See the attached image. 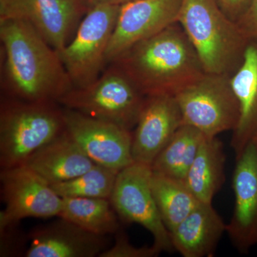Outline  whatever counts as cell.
I'll list each match as a JSON object with an SVG mask.
<instances>
[{"label":"cell","instance_id":"26","mask_svg":"<svg viewBox=\"0 0 257 257\" xmlns=\"http://www.w3.org/2000/svg\"><path fill=\"white\" fill-rule=\"evenodd\" d=\"M221 9L231 20L236 22L246 8L248 0H217Z\"/></svg>","mask_w":257,"mask_h":257},{"label":"cell","instance_id":"10","mask_svg":"<svg viewBox=\"0 0 257 257\" xmlns=\"http://www.w3.org/2000/svg\"><path fill=\"white\" fill-rule=\"evenodd\" d=\"M5 209L0 213V229L25 218L58 216L61 198L50 184L25 166L3 169L0 172Z\"/></svg>","mask_w":257,"mask_h":257},{"label":"cell","instance_id":"25","mask_svg":"<svg viewBox=\"0 0 257 257\" xmlns=\"http://www.w3.org/2000/svg\"><path fill=\"white\" fill-rule=\"evenodd\" d=\"M236 23L248 40H257V0H248Z\"/></svg>","mask_w":257,"mask_h":257},{"label":"cell","instance_id":"24","mask_svg":"<svg viewBox=\"0 0 257 257\" xmlns=\"http://www.w3.org/2000/svg\"><path fill=\"white\" fill-rule=\"evenodd\" d=\"M116 233V239L113 246L107 248L99 257H154L161 253L155 246L136 247L128 241L127 236L123 232Z\"/></svg>","mask_w":257,"mask_h":257},{"label":"cell","instance_id":"14","mask_svg":"<svg viewBox=\"0 0 257 257\" xmlns=\"http://www.w3.org/2000/svg\"><path fill=\"white\" fill-rule=\"evenodd\" d=\"M182 124L175 96H146L133 133L134 162L151 166Z\"/></svg>","mask_w":257,"mask_h":257},{"label":"cell","instance_id":"11","mask_svg":"<svg viewBox=\"0 0 257 257\" xmlns=\"http://www.w3.org/2000/svg\"><path fill=\"white\" fill-rule=\"evenodd\" d=\"M63 111L66 130L94 163L117 172L133 163L131 131L67 108Z\"/></svg>","mask_w":257,"mask_h":257},{"label":"cell","instance_id":"28","mask_svg":"<svg viewBox=\"0 0 257 257\" xmlns=\"http://www.w3.org/2000/svg\"><path fill=\"white\" fill-rule=\"evenodd\" d=\"M5 0H0V5H3L5 3Z\"/></svg>","mask_w":257,"mask_h":257},{"label":"cell","instance_id":"4","mask_svg":"<svg viewBox=\"0 0 257 257\" xmlns=\"http://www.w3.org/2000/svg\"><path fill=\"white\" fill-rule=\"evenodd\" d=\"M57 102H28L3 96L0 105V165H25L39 149L65 131Z\"/></svg>","mask_w":257,"mask_h":257},{"label":"cell","instance_id":"19","mask_svg":"<svg viewBox=\"0 0 257 257\" xmlns=\"http://www.w3.org/2000/svg\"><path fill=\"white\" fill-rule=\"evenodd\" d=\"M224 146L216 138H205L184 179L201 203L211 204L225 181Z\"/></svg>","mask_w":257,"mask_h":257},{"label":"cell","instance_id":"1","mask_svg":"<svg viewBox=\"0 0 257 257\" xmlns=\"http://www.w3.org/2000/svg\"><path fill=\"white\" fill-rule=\"evenodd\" d=\"M3 96L57 102L74 88L60 54L26 22L0 21Z\"/></svg>","mask_w":257,"mask_h":257},{"label":"cell","instance_id":"7","mask_svg":"<svg viewBox=\"0 0 257 257\" xmlns=\"http://www.w3.org/2000/svg\"><path fill=\"white\" fill-rule=\"evenodd\" d=\"M229 77L204 74L175 96L183 124L199 130L208 138L234 131L239 122V103Z\"/></svg>","mask_w":257,"mask_h":257},{"label":"cell","instance_id":"9","mask_svg":"<svg viewBox=\"0 0 257 257\" xmlns=\"http://www.w3.org/2000/svg\"><path fill=\"white\" fill-rule=\"evenodd\" d=\"M89 8L83 0H5L0 21L26 22L59 54L73 38Z\"/></svg>","mask_w":257,"mask_h":257},{"label":"cell","instance_id":"23","mask_svg":"<svg viewBox=\"0 0 257 257\" xmlns=\"http://www.w3.org/2000/svg\"><path fill=\"white\" fill-rule=\"evenodd\" d=\"M119 172L95 164L90 170L66 182L51 185L61 198L109 199Z\"/></svg>","mask_w":257,"mask_h":257},{"label":"cell","instance_id":"3","mask_svg":"<svg viewBox=\"0 0 257 257\" xmlns=\"http://www.w3.org/2000/svg\"><path fill=\"white\" fill-rule=\"evenodd\" d=\"M178 23L205 73L228 76L239 68L249 40L217 0H182Z\"/></svg>","mask_w":257,"mask_h":257},{"label":"cell","instance_id":"15","mask_svg":"<svg viewBox=\"0 0 257 257\" xmlns=\"http://www.w3.org/2000/svg\"><path fill=\"white\" fill-rule=\"evenodd\" d=\"M27 257H94L108 248L107 236L89 232L74 223L58 220L30 232Z\"/></svg>","mask_w":257,"mask_h":257},{"label":"cell","instance_id":"2","mask_svg":"<svg viewBox=\"0 0 257 257\" xmlns=\"http://www.w3.org/2000/svg\"><path fill=\"white\" fill-rule=\"evenodd\" d=\"M111 63L121 69L145 96H175L206 74L179 23L139 42Z\"/></svg>","mask_w":257,"mask_h":257},{"label":"cell","instance_id":"8","mask_svg":"<svg viewBox=\"0 0 257 257\" xmlns=\"http://www.w3.org/2000/svg\"><path fill=\"white\" fill-rule=\"evenodd\" d=\"M151 166L134 162L120 171L109 200L120 219L150 231L157 250L175 251L171 234L157 208L152 190Z\"/></svg>","mask_w":257,"mask_h":257},{"label":"cell","instance_id":"22","mask_svg":"<svg viewBox=\"0 0 257 257\" xmlns=\"http://www.w3.org/2000/svg\"><path fill=\"white\" fill-rule=\"evenodd\" d=\"M151 186L161 217L170 232L201 203L184 181L152 172Z\"/></svg>","mask_w":257,"mask_h":257},{"label":"cell","instance_id":"21","mask_svg":"<svg viewBox=\"0 0 257 257\" xmlns=\"http://www.w3.org/2000/svg\"><path fill=\"white\" fill-rule=\"evenodd\" d=\"M58 217L96 234L108 236L119 230V216L109 199L62 198Z\"/></svg>","mask_w":257,"mask_h":257},{"label":"cell","instance_id":"20","mask_svg":"<svg viewBox=\"0 0 257 257\" xmlns=\"http://www.w3.org/2000/svg\"><path fill=\"white\" fill-rule=\"evenodd\" d=\"M205 138L194 126L182 124L152 164V172L184 182Z\"/></svg>","mask_w":257,"mask_h":257},{"label":"cell","instance_id":"16","mask_svg":"<svg viewBox=\"0 0 257 257\" xmlns=\"http://www.w3.org/2000/svg\"><path fill=\"white\" fill-rule=\"evenodd\" d=\"M95 165L65 130L39 149L25 162V167L50 185L82 175Z\"/></svg>","mask_w":257,"mask_h":257},{"label":"cell","instance_id":"29","mask_svg":"<svg viewBox=\"0 0 257 257\" xmlns=\"http://www.w3.org/2000/svg\"><path fill=\"white\" fill-rule=\"evenodd\" d=\"M255 141H256V145H257V138L256 139H255Z\"/></svg>","mask_w":257,"mask_h":257},{"label":"cell","instance_id":"13","mask_svg":"<svg viewBox=\"0 0 257 257\" xmlns=\"http://www.w3.org/2000/svg\"><path fill=\"white\" fill-rule=\"evenodd\" d=\"M232 188L234 207L226 233L242 253L257 246V145L251 142L236 159Z\"/></svg>","mask_w":257,"mask_h":257},{"label":"cell","instance_id":"27","mask_svg":"<svg viewBox=\"0 0 257 257\" xmlns=\"http://www.w3.org/2000/svg\"><path fill=\"white\" fill-rule=\"evenodd\" d=\"M132 0H83L88 8H90L96 5H121L126 4Z\"/></svg>","mask_w":257,"mask_h":257},{"label":"cell","instance_id":"5","mask_svg":"<svg viewBox=\"0 0 257 257\" xmlns=\"http://www.w3.org/2000/svg\"><path fill=\"white\" fill-rule=\"evenodd\" d=\"M146 96L114 64H109L89 85L73 88L58 101L67 109L132 132L138 123Z\"/></svg>","mask_w":257,"mask_h":257},{"label":"cell","instance_id":"6","mask_svg":"<svg viewBox=\"0 0 257 257\" xmlns=\"http://www.w3.org/2000/svg\"><path fill=\"white\" fill-rule=\"evenodd\" d=\"M120 7L101 5L89 8L73 38L60 52L74 88L89 85L104 70Z\"/></svg>","mask_w":257,"mask_h":257},{"label":"cell","instance_id":"17","mask_svg":"<svg viewBox=\"0 0 257 257\" xmlns=\"http://www.w3.org/2000/svg\"><path fill=\"white\" fill-rule=\"evenodd\" d=\"M229 80L239 105V122L231 140L237 159L257 138V40H249L242 62Z\"/></svg>","mask_w":257,"mask_h":257},{"label":"cell","instance_id":"12","mask_svg":"<svg viewBox=\"0 0 257 257\" xmlns=\"http://www.w3.org/2000/svg\"><path fill=\"white\" fill-rule=\"evenodd\" d=\"M182 0H132L120 7L106 62L111 63L134 45L178 23Z\"/></svg>","mask_w":257,"mask_h":257},{"label":"cell","instance_id":"18","mask_svg":"<svg viewBox=\"0 0 257 257\" xmlns=\"http://www.w3.org/2000/svg\"><path fill=\"white\" fill-rule=\"evenodd\" d=\"M224 232L225 224L211 204L200 203L171 231L174 249L184 257H211Z\"/></svg>","mask_w":257,"mask_h":257}]
</instances>
